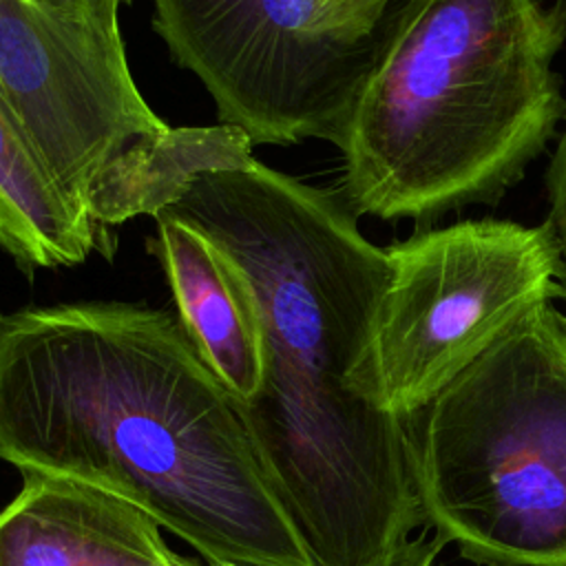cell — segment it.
<instances>
[{"mask_svg":"<svg viewBox=\"0 0 566 566\" xmlns=\"http://www.w3.org/2000/svg\"><path fill=\"white\" fill-rule=\"evenodd\" d=\"M0 460L115 493L208 564L314 566L239 400L164 310L69 303L2 318Z\"/></svg>","mask_w":566,"mask_h":566,"instance_id":"6da1fadb","label":"cell"},{"mask_svg":"<svg viewBox=\"0 0 566 566\" xmlns=\"http://www.w3.org/2000/svg\"><path fill=\"white\" fill-rule=\"evenodd\" d=\"M566 0H400L338 142L356 217L436 219L497 203L566 119L553 69Z\"/></svg>","mask_w":566,"mask_h":566,"instance_id":"7a4b0ae2","label":"cell"},{"mask_svg":"<svg viewBox=\"0 0 566 566\" xmlns=\"http://www.w3.org/2000/svg\"><path fill=\"white\" fill-rule=\"evenodd\" d=\"M248 272L261 312L263 378L241 407L274 447L316 453L374 420L363 365L389 279V254L340 195L259 159L206 172L166 208Z\"/></svg>","mask_w":566,"mask_h":566,"instance_id":"3957f363","label":"cell"},{"mask_svg":"<svg viewBox=\"0 0 566 566\" xmlns=\"http://www.w3.org/2000/svg\"><path fill=\"white\" fill-rule=\"evenodd\" d=\"M427 524L484 566H566V316L528 310L402 418Z\"/></svg>","mask_w":566,"mask_h":566,"instance_id":"277c9868","label":"cell"},{"mask_svg":"<svg viewBox=\"0 0 566 566\" xmlns=\"http://www.w3.org/2000/svg\"><path fill=\"white\" fill-rule=\"evenodd\" d=\"M0 95L62 192L102 230L157 217L201 175L256 159L237 126H168L142 97L122 38L40 0H0Z\"/></svg>","mask_w":566,"mask_h":566,"instance_id":"5b68a950","label":"cell"},{"mask_svg":"<svg viewBox=\"0 0 566 566\" xmlns=\"http://www.w3.org/2000/svg\"><path fill=\"white\" fill-rule=\"evenodd\" d=\"M382 290L363 365L367 394L405 418L539 303L559 298L551 226L462 219L385 248Z\"/></svg>","mask_w":566,"mask_h":566,"instance_id":"8992f818","label":"cell"},{"mask_svg":"<svg viewBox=\"0 0 566 566\" xmlns=\"http://www.w3.org/2000/svg\"><path fill=\"white\" fill-rule=\"evenodd\" d=\"M150 2L153 29L172 62L201 80L219 124L241 128L254 146H338L378 31H323L314 0Z\"/></svg>","mask_w":566,"mask_h":566,"instance_id":"52a82bcc","label":"cell"},{"mask_svg":"<svg viewBox=\"0 0 566 566\" xmlns=\"http://www.w3.org/2000/svg\"><path fill=\"white\" fill-rule=\"evenodd\" d=\"M161 526L82 480L24 471L0 511V566H177Z\"/></svg>","mask_w":566,"mask_h":566,"instance_id":"ba28073f","label":"cell"},{"mask_svg":"<svg viewBox=\"0 0 566 566\" xmlns=\"http://www.w3.org/2000/svg\"><path fill=\"white\" fill-rule=\"evenodd\" d=\"M148 250L161 263L177 318L201 358L239 400L263 378V329L254 285L243 265L197 228L161 212Z\"/></svg>","mask_w":566,"mask_h":566,"instance_id":"9c48e42d","label":"cell"},{"mask_svg":"<svg viewBox=\"0 0 566 566\" xmlns=\"http://www.w3.org/2000/svg\"><path fill=\"white\" fill-rule=\"evenodd\" d=\"M104 239L62 192L0 95V248L24 270L69 268L102 250Z\"/></svg>","mask_w":566,"mask_h":566,"instance_id":"30bf717a","label":"cell"},{"mask_svg":"<svg viewBox=\"0 0 566 566\" xmlns=\"http://www.w3.org/2000/svg\"><path fill=\"white\" fill-rule=\"evenodd\" d=\"M396 0H314L316 24L323 31L365 38L378 31Z\"/></svg>","mask_w":566,"mask_h":566,"instance_id":"8fae6325","label":"cell"},{"mask_svg":"<svg viewBox=\"0 0 566 566\" xmlns=\"http://www.w3.org/2000/svg\"><path fill=\"white\" fill-rule=\"evenodd\" d=\"M546 197H548V219L562 261V292L559 298L566 303V128L557 137L548 168H546Z\"/></svg>","mask_w":566,"mask_h":566,"instance_id":"7c38bea8","label":"cell"},{"mask_svg":"<svg viewBox=\"0 0 566 566\" xmlns=\"http://www.w3.org/2000/svg\"><path fill=\"white\" fill-rule=\"evenodd\" d=\"M53 11L69 20L93 27L111 38H122L119 33V9L133 0H40Z\"/></svg>","mask_w":566,"mask_h":566,"instance_id":"4fadbf2b","label":"cell"},{"mask_svg":"<svg viewBox=\"0 0 566 566\" xmlns=\"http://www.w3.org/2000/svg\"><path fill=\"white\" fill-rule=\"evenodd\" d=\"M447 544L449 539L442 533H438L433 526H424V531L416 533L402 546L394 566H433Z\"/></svg>","mask_w":566,"mask_h":566,"instance_id":"5bb4252c","label":"cell"},{"mask_svg":"<svg viewBox=\"0 0 566 566\" xmlns=\"http://www.w3.org/2000/svg\"><path fill=\"white\" fill-rule=\"evenodd\" d=\"M208 566H254V564H234V562H221V564H208Z\"/></svg>","mask_w":566,"mask_h":566,"instance_id":"9a60e30c","label":"cell"},{"mask_svg":"<svg viewBox=\"0 0 566 566\" xmlns=\"http://www.w3.org/2000/svg\"><path fill=\"white\" fill-rule=\"evenodd\" d=\"M177 566H203V564H195V562H190V559H181Z\"/></svg>","mask_w":566,"mask_h":566,"instance_id":"2e32d148","label":"cell"},{"mask_svg":"<svg viewBox=\"0 0 566 566\" xmlns=\"http://www.w3.org/2000/svg\"><path fill=\"white\" fill-rule=\"evenodd\" d=\"M0 327H2V316H0Z\"/></svg>","mask_w":566,"mask_h":566,"instance_id":"e0dca14e","label":"cell"},{"mask_svg":"<svg viewBox=\"0 0 566 566\" xmlns=\"http://www.w3.org/2000/svg\"><path fill=\"white\" fill-rule=\"evenodd\" d=\"M433 566H436V564H433Z\"/></svg>","mask_w":566,"mask_h":566,"instance_id":"ac0fdd59","label":"cell"}]
</instances>
